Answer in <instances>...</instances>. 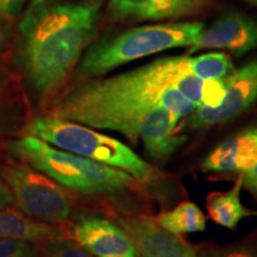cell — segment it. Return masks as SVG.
<instances>
[{
  "label": "cell",
  "mask_w": 257,
  "mask_h": 257,
  "mask_svg": "<svg viewBox=\"0 0 257 257\" xmlns=\"http://www.w3.org/2000/svg\"><path fill=\"white\" fill-rule=\"evenodd\" d=\"M189 56H169L111 78L95 79L67 92L51 114L96 130L117 131L133 143L156 108L176 118L189 115L197 106L176 89L189 69Z\"/></svg>",
  "instance_id": "cell-1"
},
{
  "label": "cell",
  "mask_w": 257,
  "mask_h": 257,
  "mask_svg": "<svg viewBox=\"0 0 257 257\" xmlns=\"http://www.w3.org/2000/svg\"><path fill=\"white\" fill-rule=\"evenodd\" d=\"M98 0H30L19 21L15 62L40 101L66 81L94 42Z\"/></svg>",
  "instance_id": "cell-2"
},
{
  "label": "cell",
  "mask_w": 257,
  "mask_h": 257,
  "mask_svg": "<svg viewBox=\"0 0 257 257\" xmlns=\"http://www.w3.org/2000/svg\"><path fill=\"white\" fill-rule=\"evenodd\" d=\"M202 22L143 25L93 42L81 57L79 72L94 79L118 67L175 48H191L201 34Z\"/></svg>",
  "instance_id": "cell-3"
},
{
  "label": "cell",
  "mask_w": 257,
  "mask_h": 257,
  "mask_svg": "<svg viewBox=\"0 0 257 257\" xmlns=\"http://www.w3.org/2000/svg\"><path fill=\"white\" fill-rule=\"evenodd\" d=\"M8 149L57 184L81 194H117L136 182L123 170L57 149L32 135L11 141Z\"/></svg>",
  "instance_id": "cell-4"
},
{
  "label": "cell",
  "mask_w": 257,
  "mask_h": 257,
  "mask_svg": "<svg viewBox=\"0 0 257 257\" xmlns=\"http://www.w3.org/2000/svg\"><path fill=\"white\" fill-rule=\"evenodd\" d=\"M29 131L57 149L120 169L140 181H152L157 176L155 168L126 144L86 125L50 114L35 118Z\"/></svg>",
  "instance_id": "cell-5"
},
{
  "label": "cell",
  "mask_w": 257,
  "mask_h": 257,
  "mask_svg": "<svg viewBox=\"0 0 257 257\" xmlns=\"http://www.w3.org/2000/svg\"><path fill=\"white\" fill-rule=\"evenodd\" d=\"M15 202L25 216L43 223L59 224L68 219L72 202L53 179L28 165H14L2 172Z\"/></svg>",
  "instance_id": "cell-6"
},
{
  "label": "cell",
  "mask_w": 257,
  "mask_h": 257,
  "mask_svg": "<svg viewBox=\"0 0 257 257\" xmlns=\"http://www.w3.org/2000/svg\"><path fill=\"white\" fill-rule=\"evenodd\" d=\"M257 101V57L233 70L225 79V94L218 107L200 106L186 120L180 131H195L232 120Z\"/></svg>",
  "instance_id": "cell-7"
},
{
  "label": "cell",
  "mask_w": 257,
  "mask_h": 257,
  "mask_svg": "<svg viewBox=\"0 0 257 257\" xmlns=\"http://www.w3.org/2000/svg\"><path fill=\"white\" fill-rule=\"evenodd\" d=\"M257 48V21L240 12H227L202 29L189 53L223 49L239 57Z\"/></svg>",
  "instance_id": "cell-8"
},
{
  "label": "cell",
  "mask_w": 257,
  "mask_h": 257,
  "mask_svg": "<svg viewBox=\"0 0 257 257\" xmlns=\"http://www.w3.org/2000/svg\"><path fill=\"white\" fill-rule=\"evenodd\" d=\"M73 239L94 257H140L128 234L113 221L99 216L76 218Z\"/></svg>",
  "instance_id": "cell-9"
},
{
  "label": "cell",
  "mask_w": 257,
  "mask_h": 257,
  "mask_svg": "<svg viewBox=\"0 0 257 257\" xmlns=\"http://www.w3.org/2000/svg\"><path fill=\"white\" fill-rule=\"evenodd\" d=\"M140 257H199L193 246L148 217L120 218Z\"/></svg>",
  "instance_id": "cell-10"
},
{
  "label": "cell",
  "mask_w": 257,
  "mask_h": 257,
  "mask_svg": "<svg viewBox=\"0 0 257 257\" xmlns=\"http://www.w3.org/2000/svg\"><path fill=\"white\" fill-rule=\"evenodd\" d=\"M199 8V0H108V17L117 22H153L185 17Z\"/></svg>",
  "instance_id": "cell-11"
},
{
  "label": "cell",
  "mask_w": 257,
  "mask_h": 257,
  "mask_svg": "<svg viewBox=\"0 0 257 257\" xmlns=\"http://www.w3.org/2000/svg\"><path fill=\"white\" fill-rule=\"evenodd\" d=\"M257 163V127H249L218 144L202 162L208 172L245 173Z\"/></svg>",
  "instance_id": "cell-12"
},
{
  "label": "cell",
  "mask_w": 257,
  "mask_h": 257,
  "mask_svg": "<svg viewBox=\"0 0 257 257\" xmlns=\"http://www.w3.org/2000/svg\"><path fill=\"white\" fill-rule=\"evenodd\" d=\"M242 187V176H239L229 191L211 193L207 198L206 207L208 217L213 223L233 230L244 218L257 216L256 211L244 206L240 200Z\"/></svg>",
  "instance_id": "cell-13"
},
{
  "label": "cell",
  "mask_w": 257,
  "mask_h": 257,
  "mask_svg": "<svg viewBox=\"0 0 257 257\" xmlns=\"http://www.w3.org/2000/svg\"><path fill=\"white\" fill-rule=\"evenodd\" d=\"M62 236L57 227L12 211L0 210V239L46 242Z\"/></svg>",
  "instance_id": "cell-14"
},
{
  "label": "cell",
  "mask_w": 257,
  "mask_h": 257,
  "mask_svg": "<svg viewBox=\"0 0 257 257\" xmlns=\"http://www.w3.org/2000/svg\"><path fill=\"white\" fill-rule=\"evenodd\" d=\"M159 225L175 236L186 233L205 232L206 218L197 204L185 201L178 205L172 211L165 212L157 216Z\"/></svg>",
  "instance_id": "cell-15"
},
{
  "label": "cell",
  "mask_w": 257,
  "mask_h": 257,
  "mask_svg": "<svg viewBox=\"0 0 257 257\" xmlns=\"http://www.w3.org/2000/svg\"><path fill=\"white\" fill-rule=\"evenodd\" d=\"M189 69L201 80L225 79L234 70L233 63L225 53H207L189 57Z\"/></svg>",
  "instance_id": "cell-16"
},
{
  "label": "cell",
  "mask_w": 257,
  "mask_h": 257,
  "mask_svg": "<svg viewBox=\"0 0 257 257\" xmlns=\"http://www.w3.org/2000/svg\"><path fill=\"white\" fill-rule=\"evenodd\" d=\"M37 257H94L81 248L76 242L63 238L62 236L46 240Z\"/></svg>",
  "instance_id": "cell-17"
},
{
  "label": "cell",
  "mask_w": 257,
  "mask_h": 257,
  "mask_svg": "<svg viewBox=\"0 0 257 257\" xmlns=\"http://www.w3.org/2000/svg\"><path fill=\"white\" fill-rule=\"evenodd\" d=\"M199 257H257V242H243L223 246H205Z\"/></svg>",
  "instance_id": "cell-18"
},
{
  "label": "cell",
  "mask_w": 257,
  "mask_h": 257,
  "mask_svg": "<svg viewBox=\"0 0 257 257\" xmlns=\"http://www.w3.org/2000/svg\"><path fill=\"white\" fill-rule=\"evenodd\" d=\"M37 249L31 242L0 239V257H37Z\"/></svg>",
  "instance_id": "cell-19"
},
{
  "label": "cell",
  "mask_w": 257,
  "mask_h": 257,
  "mask_svg": "<svg viewBox=\"0 0 257 257\" xmlns=\"http://www.w3.org/2000/svg\"><path fill=\"white\" fill-rule=\"evenodd\" d=\"M225 79L204 80L201 106H205V107L208 108H214L220 105L225 94Z\"/></svg>",
  "instance_id": "cell-20"
},
{
  "label": "cell",
  "mask_w": 257,
  "mask_h": 257,
  "mask_svg": "<svg viewBox=\"0 0 257 257\" xmlns=\"http://www.w3.org/2000/svg\"><path fill=\"white\" fill-rule=\"evenodd\" d=\"M17 119V115H15L14 112L10 110L9 106L0 100V134L8 133L15 126H17L18 124H16Z\"/></svg>",
  "instance_id": "cell-21"
},
{
  "label": "cell",
  "mask_w": 257,
  "mask_h": 257,
  "mask_svg": "<svg viewBox=\"0 0 257 257\" xmlns=\"http://www.w3.org/2000/svg\"><path fill=\"white\" fill-rule=\"evenodd\" d=\"M30 0H0V16L18 14L27 6Z\"/></svg>",
  "instance_id": "cell-22"
},
{
  "label": "cell",
  "mask_w": 257,
  "mask_h": 257,
  "mask_svg": "<svg viewBox=\"0 0 257 257\" xmlns=\"http://www.w3.org/2000/svg\"><path fill=\"white\" fill-rule=\"evenodd\" d=\"M12 204H15L14 195H12L9 185L6 184L4 178L0 174V210H5Z\"/></svg>",
  "instance_id": "cell-23"
},
{
  "label": "cell",
  "mask_w": 257,
  "mask_h": 257,
  "mask_svg": "<svg viewBox=\"0 0 257 257\" xmlns=\"http://www.w3.org/2000/svg\"><path fill=\"white\" fill-rule=\"evenodd\" d=\"M240 176H242L243 185L246 186V187L257 194V163L251 169H249L248 172L242 173Z\"/></svg>",
  "instance_id": "cell-24"
},
{
  "label": "cell",
  "mask_w": 257,
  "mask_h": 257,
  "mask_svg": "<svg viewBox=\"0 0 257 257\" xmlns=\"http://www.w3.org/2000/svg\"><path fill=\"white\" fill-rule=\"evenodd\" d=\"M6 38H8V28H6L4 21L0 16V47L5 43Z\"/></svg>",
  "instance_id": "cell-25"
},
{
  "label": "cell",
  "mask_w": 257,
  "mask_h": 257,
  "mask_svg": "<svg viewBox=\"0 0 257 257\" xmlns=\"http://www.w3.org/2000/svg\"><path fill=\"white\" fill-rule=\"evenodd\" d=\"M8 81H9V74L6 72L4 67L0 64V88H3L4 86H6Z\"/></svg>",
  "instance_id": "cell-26"
},
{
  "label": "cell",
  "mask_w": 257,
  "mask_h": 257,
  "mask_svg": "<svg viewBox=\"0 0 257 257\" xmlns=\"http://www.w3.org/2000/svg\"><path fill=\"white\" fill-rule=\"evenodd\" d=\"M248 2H250V3H252V4H256V5H257V0H248Z\"/></svg>",
  "instance_id": "cell-27"
},
{
  "label": "cell",
  "mask_w": 257,
  "mask_h": 257,
  "mask_svg": "<svg viewBox=\"0 0 257 257\" xmlns=\"http://www.w3.org/2000/svg\"><path fill=\"white\" fill-rule=\"evenodd\" d=\"M98 2H100V0H98Z\"/></svg>",
  "instance_id": "cell-28"
}]
</instances>
